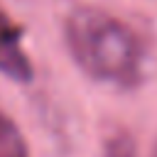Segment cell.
<instances>
[{
	"label": "cell",
	"mask_w": 157,
	"mask_h": 157,
	"mask_svg": "<svg viewBox=\"0 0 157 157\" xmlns=\"http://www.w3.org/2000/svg\"><path fill=\"white\" fill-rule=\"evenodd\" d=\"M64 39L74 61L96 81L135 86L142 78V44L118 17L98 7H74L64 20Z\"/></svg>",
	"instance_id": "cell-1"
},
{
	"label": "cell",
	"mask_w": 157,
	"mask_h": 157,
	"mask_svg": "<svg viewBox=\"0 0 157 157\" xmlns=\"http://www.w3.org/2000/svg\"><path fill=\"white\" fill-rule=\"evenodd\" d=\"M22 34L25 27L17 25L0 5V74L17 83H29L34 78V66L22 47Z\"/></svg>",
	"instance_id": "cell-2"
},
{
	"label": "cell",
	"mask_w": 157,
	"mask_h": 157,
	"mask_svg": "<svg viewBox=\"0 0 157 157\" xmlns=\"http://www.w3.org/2000/svg\"><path fill=\"white\" fill-rule=\"evenodd\" d=\"M0 157H29L22 130L5 110H0Z\"/></svg>",
	"instance_id": "cell-3"
},
{
	"label": "cell",
	"mask_w": 157,
	"mask_h": 157,
	"mask_svg": "<svg viewBox=\"0 0 157 157\" xmlns=\"http://www.w3.org/2000/svg\"><path fill=\"white\" fill-rule=\"evenodd\" d=\"M103 157H137V150L130 135H113L103 145Z\"/></svg>",
	"instance_id": "cell-4"
},
{
	"label": "cell",
	"mask_w": 157,
	"mask_h": 157,
	"mask_svg": "<svg viewBox=\"0 0 157 157\" xmlns=\"http://www.w3.org/2000/svg\"><path fill=\"white\" fill-rule=\"evenodd\" d=\"M152 157H157V147H155V155H152Z\"/></svg>",
	"instance_id": "cell-5"
}]
</instances>
